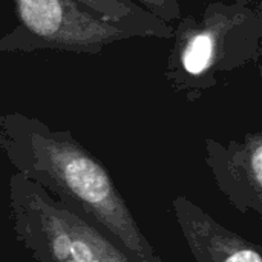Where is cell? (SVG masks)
Segmentation results:
<instances>
[{"mask_svg":"<svg viewBox=\"0 0 262 262\" xmlns=\"http://www.w3.org/2000/svg\"><path fill=\"white\" fill-rule=\"evenodd\" d=\"M160 20L173 25L181 18V6L178 0H132Z\"/></svg>","mask_w":262,"mask_h":262,"instance_id":"cell-9","label":"cell"},{"mask_svg":"<svg viewBox=\"0 0 262 262\" xmlns=\"http://www.w3.org/2000/svg\"><path fill=\"white\" fill-rule=\"evenodd\" d=\"M172 38L166 83L187 101H200L227 75L261 63L262 0H212L201 18L177 20Z\"/></svg>","mask_w":262,"mask_h":262,"instance_id":"cell-2","label":"cell"},{"mask_svg":"<svg viewBox=\"0 0 262 262\" xmlns=\"http://www.w3.org/2000/svg\"><path fill=\"white\" fill-rule=\"evenodd\" d=\"M78 224H80L81 232L86 235V238L95 247L101 262H130L129 258L109 238H106L103 233H100L95 227L86 224L80 218H78Z\"/></svg>","mask_w":262,"mask_h":262,"instance_id":"cell-8","label":"cell"},{"mask_svg":"<svg viewBox=\"0 0 262 262\" xmlns=\"http://www.w3.org/2000/svg\"><path fill=\"white\" fill-rule=\"evenodd\" d=\"M204 161L226 200L243 215L262 216V132L221 143L207 138Z\"/></svg>","mask_w":262,"mask_h":262,"instance_id":"cell-5","label":"cell"},{"mask_svg":"<svg viewBox=\"0 0 262 262\" xmlns=\"http://www.w3.org/2000/svg\"><path fill=\"white\" fill-rule=\"evenodd\" d=\"M0 152L72 215L109 238L130 262H164L141 232L107 169L68 129L21 112L0 114Z\"/></svg>","mask_w":262,"mask_h":262,"instance_id":"cell-1","label":"cell"},{"mask_svg":"<svg viewBox=\"0 0 262 262\" xmlns=\"http://www.w3.org/2000/svg\"><path fill=\"white\" fill-rule=\"evenodd\" d=\"M17 26L0 37V52L58 51L101 54L106 46L140 34L112 23L75 0H12Z\"/></svg>","mask_w":262,"mask_h":262,"instance_id":"cell-3","label":"cell"},{"mask_svg":"<svg viewBox=\"0 0 262 262\" xmlns=\"http://www.w3.org/2000/svg\"><path fill=\"white\" fill-rule=\"evenodd\" d=\"M14 236L35 262H101L78 218L21 173L8 181Z\"/></svg>","mask_w":262,"mask_h":262,"instance_id":"cell-4","label":"cell"},{"mask_svg":"<svg viewBox=\"0 0 262 262\" xmlns=\"http://www.w3.org/2000/svg\"><path fill=\"white\" fill-rule=\"evenodd\" d=\"M172 209L196 262H262L261 246L229 230L192 200L175 196Z\"/></svg>","mask_w":262,"mask_h":262,"instance_id":"cell-6","label":"cell"},{"mask_svg":"<svg viewBox=\"0 0 262 262\" xmlns=\"http://www.w3.org/2000/svg\"><path fill=\"white\" fill-rule=\"evenodd\" d=\"M101 18L135 29L140 37L172 38L173 25H169L132 0H75Z\"/></svg>","mask_w":262,"mask_h":262,"instance_id":"cell-7","label":"cell"}]
</instances>
